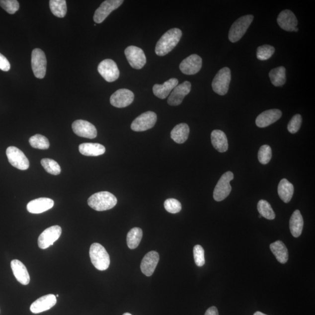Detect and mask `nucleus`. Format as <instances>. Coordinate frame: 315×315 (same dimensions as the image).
<instances>
[{"label": "nucleus", "instance_id": "obj_1", "mask_svg": "<svg viewBox=\"0 0 315 315\" xmlns=\"http://www.w3.org/2000/svg\"><path fill=\"white\" fill-rule=\"evenodd\" d=\"M182 32L178 28L169 30L158 41L155 52L159 56H165L175 48L182 38Z\"/></svg>", "mask_w": 315, "mask_h": 315}, {"label": "nucleus", "instance_id": "obj_2", "mask_svg": "<svg viewBox=\"0 0 315 315\" xmlns=\"http://www.w3.org/2000/svg\"><path fill=\"white\" fill-rule=\"evenodd\" d=\"M117 203L116 197L108 192H100L93 194L88 200L89 206L98 212L112 209L116 205Z\"/></svg>", "mask_w": 315, "mask_h": 315}, {"label": "nucleus", "instance_id": "obj_3", "mask_svg": "<svg viewBox=\"0 0 315 315\" xmlns=\"http://www.w3.org/2000/svg\"><path fill=\"white\" fill-rule=\"evenodd\" d=\"M89 256L93 265L100 271L108 269L110 260L108 252L101 244L94 243L90 247Z\"/></svg>", "mask_w": 315, "mask_h": 315}, {"label": "nucleus", "instance_id": "obj_4", "mask_svg": "<svg viewBox=\"0 0 315 315\" xmlns=\"http://www.w3.org/2000/svg\"><path fill=\"white\" fill-rule=\"evenodd\" d=\"M254 16L252 15H247L241 16L235 22L230 30L229 38L233 43L239 41L245 34L248 28L252 23Z\"/></svg>", "mask_w": 315, "mask_h": 315}, {"label": "nucleus", "instance_id": "obj_5", "mask_svg": "<svg viewBox=\"0 0 315 315\" xmlns=\"http://www.w3.org/2000/svg\"><path fill=\"white\" fill-rule=\"evenodd\" d=\"M231 73L229 68H224L217 73L212 82V88L214 92L220 95L227 94L230 88Z\"/></svg>", "mask_w": 315, "mask_h": 315}, {"label": "nucleus", "instance_id": "obj_6", "mask_svg": "<svg viewBox=\"0 0 315 315\" xmlns=\"http://www.w3.org/2000/svg\"><path fill=\"white\" fill-rule=\"evenodd\" d=\"M234 177L233 173L230 171L226 172L221 177L213 193L214 199L217 202H221L229 196L232 190L230 182L234 179Z\"/></svg>", "mask_w": 315, "mask_h": 315}, {"label": "nucleus", "instance_id": "obj_7", "mask_svg": "<svg viewBox=\"0 0 315 315\" xmlns=\"http://www.w3.org/2000/svg\"><path fill=\"white\" fill-rule=\"evenodd\" d=\"M32 69L36 78H44L46 73L47 60L44 52L40 49H35L32 52Z\"/></svg>", "mask_w": 315, "mask_h": 315}, {"label": "nucleus", "instance_id": "obj_8", "mask_svg": "<svg viewBox=\"0 0 315 315\" xmlns=\"http://www.w3.org/2000/svg\"><path fill=\"white\" fill-rule=\"evenodd\" d=\"M157 120V116L156 113L152 111H148L142 114L134 120L131 129L135 132H144L151 129L155 126Z\"/></svg>", "mask_w": 315, "mask_h": 315}, {"label": "nucleus", "instance_id": "obj_9", "mask_svg": "<svg viewBox=\"0 0 315 315\" xmlns=\"http://www.w3.org/2000/svg\"><path fill=\"white\" fill-rule=\"evenodd\" d=\"M6 155L11 165L19 170H25L29 167V161L22 151L15 147H9L6 150Z\"/></svg>", "mask_w": 315, "mask_h": 315}, {"label": "nucleus", "instance_id": "obj_10", "mask_svg": "<svg viewBox=\"0 0 315 315\" xmlns=\"http://www.w3.org/2000/svg\"><path fill=\"white\" fill-rule=\"evenodd\" d=\"M125 54L127 61L132 68L139 70L145 66L147 59L142 49L135 46H130L125 49Z\"/></svg>", "mask_w": 315, "mask_h": 315}, {"label": "nucleus", "instance_id": "obj_11", "mask_svg": "<svg viewBox=\"0 0 315 315\" xmlns=\"http://www.w3.org/2000/svg\"><path fill=\"white\" fill-rule=\"evenodd\" d=\"M98 71L105 81H115L119 79L120 72L116 63L111 59H105L99 63Z\"/></svg>", "mask_w": 315, "mask_h": 315}, {"label": "nucleus", "instance_id": "obj_12", "mask_svg": "<svg viewBox=\"0 0 315 315\" xmlns=\"http://www.w3.org/2000/svg\"><path fill=\"white\" fill-rule=\"evenodd\" d=\"M62 233V228L59 226L50 227L46 229L39 236V247L42 249H46L53 245L61 236Z\"/></svg>", "mask_w": 315, "mask_h": 315}, {"label": "nucleus", "instance_id": "obj_13", "mask_svg": "<svg viewBox=\"0 0 315 315\" xmlns=\"http://www.w3.org/2000/svg\"><path fill=\"white\" fill-rule=\"evenodd\" d=\"M123 0H106L103 1L97 9L93 15V20L97 23H100L105 21L110 13L121 5Z\"/></svg>", "mask_w": 315, "mask_h": 315}, {"label": "nucleus", "instance_id": "obj_14", "mask_svg": "<svg viewBox=\"0 0 315 315\" xmlns=\"http://www.w3.org/2000/svg\"><path fill=\"white\" fill-rule=\"evenodd\" d=\"M135 95L127 89H120L114 92L110 98L111 105L116 108H123L128 106L133 102Z\"/></svg>", "mask_w": 315, "mask_h": 315}, {"label": "nucleus", "instance_id": "obj_15", "mask_svg": "<svg viewBox=\"0 0 315 315\" xmlns=\"http://www.w3.org/2000/svg\"><path fill=\"white\" fill-rule=\"evenodd\" d=\"M72 128L76 135L83 138L93 139L97 136V130L95 126L86 120H76L73 123Z\"/></svg>", "mask_w": 315, "mask_h": 315}, {"label": "nucleus", "instance_id": "obj_16", "mask_svg": "<svg viewBox=\"0 0 315 315\" xmlns=\"http://www.w3.org/2000/svg\"><path fill=\"white\" fill-rule=\"evenodd\" d=\"M202 67V59L193 54L187 57L180 64L179 69L184 75H194L200 72Z\"/></svg>", "mask_w": 315, "mask_h": 315}, {"label": "nucleus", "instance_id": "obj_17", "mask_svg": "<svg viewBox=\"0 0 315 315\" xmlns=\"http://www.w3.org/2000/svg\"><path fill=\"white\" fill-rule=\"evenodd\" d=\"M192 85L189 81L183 82L177 85L172 90L168 99L167 103L170 106H178L183 102L184 98L188 95L191 90Z\"/></svg>", "mask_w": 315, "mask_h": 315}, {"label": "nucleus", "instance_id": "obj_18", "mask_svg": "<svg viewBox=\"0 0 315 315\" xmlns=\"http://www.w3.org/2000/svg\"><path fill=\"white\" fill-rule=\"evenodd\" d=\"M57 299L55 295L48 294L38 298L30 307V310L33 314H40L48 311L55 306Z\"/></svg>", "mask_w": 315, "mask_h": 315}, {"label": "nucleus", "instance_id": "obj_19", "mask_svg": "<svg viewBox=\"0 0 315 315\" xmlns=\"http://www.w3.org/2000/svg\"><path fill=\"white\" fill-rule=\"evenodd\" d=\"M280 27L288 32H293L297 28L298 20L290 10L286 9L280 13L277 18Z\"/></svg>", "mask_w": 315, "mask_h": 315}, {"label": "nucleus", "instance_id": "obj_20", "mask_svg": "<svg viewBox=\"0 0 315 315\" xmlns=\"http://www.w3.org/2000/svg\"><path fill=\"white\" fill-rule=\"evenodd\" d=\"M159 260V254L156 251L151 252L146 254L141 263V270L146 276H152L155 271L157 264Z\"/></svg>", "mask_w": 315, "mask_h": 315}, {"label": "nucleus", "instance_id": "obj_21", "mask_svg": "<svg viewBox=\"0 0 315 315\" xmlns=\"http://www.w3.org/2000/svg\"><path fill=\"white\" fill-rule=\"evenodd\" d=\"M55 202L52 199L41 197L31 201L26 208L28 212L32 214H41L47 212L54 206Z\"/></svg>", "mask_w": 315, "mask_h": 315}, {"label": "nucleus", "instance_id": "obj_22", "mask_svg": "<svg viewBox=\"0 0 315 315\" xmlns=\"http://www.w3.org/2000/svg\"><path fill=\"white\" fill-rule=\"evenodd\" d=\"M281 116L282 112L279 109L266 110L257 116L256 119V125L260 128L269 126L279 120Z\"/></svg>", "mask_w": 315, "mask_h": 315}, {"label": "nucleus", "instance_id": "obj_23", "mask_svg": "<svg viewBox=\"0 0 315 315\" xmlns=\"http://www.w3.org/2000/svg\"><path fill=\"white\" fill-rule=\"evenodd\" d=\"M13 274L19 283L26 286L30 282V276L26 267L21 261L13 260L11 262Z\"/></svg>", "mask_w": 315, "mask_h": 315}, {"label": "nucleus", "instance_id": "obj_24", "mask_svg": "<svg viewBox=\"0 0 315 315\" xmlns=\"http://www.w3.org/2000/svg\"><path fill=\"white\" fill-rule=\"evenodd\" d=\"M178 79L175 78L170 79L162 85L155 84L153 86L154 94L160 99H165L170 92L178 85Z\"/></svg>", "mask_w": 315, "mask_h": 315}, {"label": "nucleus", "instance_id": "obj_25", "mask_svg": "<svg viewBox=\"0 0 315 315\" xmlns=\"http://www.w3.org/2000/svg\"><path fill=\"white\" fill-rule=\"evenodd\" d=\"M211 139L213 147L220 153H225L229 149V143L227 136L223 131L215 130L213 131Z\"/></svg>", "mask_w": 315, "mask_h": 315}, {"label": "nucleus", "instance_id": "obj_26", "mask_svg": "<svg viewBox=\"0 0 315 315\" xmlns=\"http://www.w3.org/2000/svg\"><path fill=\"white\" fill-rule=\"evenodd\" d=\"M79 153L88 157L103 155L106 152L105 147L98 143H83L79 146Z\"/></svg>", "mask_w": 315, "mask_h": 315}, {"label": "nucleus", "instance_id": "obj_27", "mask_svg": "<svg viewBox=\"0 0 315 315\" xmlns=\"http://www.w3.org/2000/svg\"><path fill=\"white\" fill-rule=\"evenodd\" d=\"M190 129L186 123H180L176 125L170 133L171 139L177 144H183L188 139Z\"/></svg>", "mask_w": 315, "mask_h": 315}, {"label": "nucleus", "instance_id": "obj_28", "mask_svg": "<svg viewBox=\"0 0 315 315\" xmlns=\"http://www.w3.org/2000/svg\"><path fill=\"white\" fill-rule=\"evenodd\" d=\"M304 220L300 210H297L291 216L290 220V229L291 234L295 237H299L303 232Z\"/></svg>", "mask_w": 315, "mask_h": 315}, {"label": "nucleus", "instance_id": "obj_29", "mask_svg": "<svg viewBox=\"0 0 315 315\" xmlns=\"http://www.w3.org/2000/svg\"><path fill=\"white\" fill-rule=\"evenodd\" d=\"M270 248L278 261H279L281 264H285L287 262L288 260V251L282 241L277 240L271 243Z\"/></svg>", "mask_w": 315, "mask_h": 315}, {"label": "nucleus", "instance_id": "obj_30", "mask_svg": "<svg viewBox=\"0 0 315 315\" xmlns=\"http://www.w3.org/2000/svg\"><path fill=\"white\" fill-rule=\"evenodd\" d=\"M294 192L293 184L286 179H283L280 181L278 186V193L280 199L284 203H289L292 199Z\"/></svg>", "mask_w": 315, "mask_h": 315}, {"label": "nucleus", "instance_id": "obj_31", "mask_svg": "<svg viewBox=\"0 0 315 315\" xmlns=\"http://www.w3.org/2000/svg\"><path fill=\"white\" fill-rule=\"evenodd\" d=\"M271 83L275 86H283L286 82V69L281 66L271 70L269 73Z\"/></svg>", "mask_w": 315, "mask_h": 315}, {"label": "nucleus", "instance_id": "obj_32", "mask_svg": "<svg viewBox=\"0 0 315 315\" xmlns=\"http://www.w3.org/2000/svg\"><path fill=\"white\" fill-rule=\"evenodd\" d=\"M143 235V231L140 228H133L129 231L127 236V243L130 249H135L138 247Z\"/></svg>", "mask_w": 315, "mask_h": 315}, {"label": "nucleus", "instance_id": "obj_33", "mask_svg": "<svg viewBox=\"0 0 315 315\" xmlns=\"http://www.w3.org/2000/svg\"><path fill=\"white\" fill-rule=\"evenodd\" d=\"M49 5L53 15L59 18L65 17L68 11L65 0H50Z\"/></svg>", "mask_w": 315, "mask_h": 315}, {"label": "nucleus", "instance_id": "obj_34", "mask_svg": "<svg viewBox=\"0 0 315 315\" xmlns=\"http://www.w3.org/2000/svg\"><path fill=\"white\" fill-rule=\"evenodd\" d=\"M257 210L260 215L267 220H272L276 217V214H275L272 207L266 200H260L258 202Z\"/></svg>", "mask_w": 315, "mask_h": 315}, {"label": "nucleus", "instance_id": "obj_35", "mask_svg": "<svg viewBox=\"0 0 315 315\" xmlns=\"http://www.w3.org/2000/svg\"><path fill=\"white\" fill-rule=\"evenodd\" d=\"M30 145L33 148L40 150H47L49 148L50 143L48 139L41 135H36L31 137L29 140Z\"/></svg>", "mask_w": 315, "mask_h": 315}, {"label": "nucleus", "instance_id": "obj_36", "mask_svg": "<svg viewBox=\"0 0 315 315\" xmlns=\"http://www.w3.org/2000/svg\"><path fill=\"white\" fill-rule=\"evenodd\" d=\"M41 164L47 172L53 175H58L61 173V167L55 160L44 158L41 160Z\"/></svg>", "mask_w": 315, "mask_h": 315}, {"label": "nucleus", "instance_id": "obj_37", "mask_svg": "<svg viewBox=\"0 0 315 315\" xmlns=\"http://www.w3.org/2000/svg\"><path fill=\"white\" fill-rule=\"evenodd\" d=\"M275 52V49L273 46L264 45L259 46L257 49V58L261 61H264L269 59Z\"/></svg>", "mask_w": 315, "mask_h": 315}, {"label": "nucleus", "instance_id": "obj_38", "mask_svg": "<svg viewBox=\"0 0 315 315\" xmlns=\"http://www.w3.org/2000/svg\"><path fill=\"white\" fill-rule=\"evenodd\" d=\"M272 157L271 147L268 145H264L260 147L258 153V159L259 162L263 165L269 163Z\"/></svg>", "mask_w": 315, "mask_h": 315}, {"label": "nucleus", "instance_id": "obj_39", "mask_svg": "<svg viewBox=\"0 0 315 315\" xmlns=\"http://www.w3.org/2000/svg\"><path fill=\"white\" fill-rule=\"evenodd\" d=\"M0 6L10 14H14L19 9V4L16 0H0Z\"/></svg>", "mask_w": 315, "mask_h": 315}, {"label": "nucleus", "instance_id": "obj_40", "mask_svg": "<svg viewBox=\"0 0 315 315\" xmlns=\"http://www.w3.org/2000/svg\"><path fill=\"white\" fill-rule=\"evenodd\" d=\"M164 207L167 212L176 214L182 210V205L178 200L175 199H168L164 202Z\"/></svg>", "mask_w": 315, "mask_h": 315}, {"label": "nucleus", "instance_id": "obj_41", "mask_svg": "<svg viewBox=\"0 0 315 315\" xmlns=\"http://www.w3.org/2000/svg\"><path fill=\"white\" fill-rule=\"evenodd\" d=\"M193 255L194 261L197 266L202 267L205 264L204 257V250L202 246L197 244L193 248Z\"/></svg>", "mask_w": 315, "mask_h": 315}, {"label": "nucleus", "instance_id": "obj_42", "mask_svg": "<svg viewBox=\"0 0 315 315\" xmlns=\"http://www.w3.org/2000/svg\"><path fill=\"white\" fill-rule=\"evenodd\" d=\"M303 118L300 115H296L293 117L288 125V130L291 134H295L298 132L301 126Z\"/></svg>", "mask_w": 315, "mask_h": 315}, {"label": "nucleus", "instance_id": "obj_43", "mask_svg": "<svg viewBox=\"0 0 315 315\" xmlns=\"http://www.w3.org/2000/svg\"><path fill=\"white\" fill-rule=\"evenodd\" d=\"M10 68H11V65L7 59L0 53V70L6 72L9 71Z\"/></svg>", "mask_w": 315, "mask_h": 315}, {"label": "nucleus", "instance_id": "obj_44", "mask_svg": "<svg viewBox=\"0 0 315 315\" xmlns=\"http://www.w3.org/2000/svg\"><path fill=\"white\" fill-rule=\"evenodd\" d=\"M204 315H219V314L217 308L216 307H212L206 311Z\"/></svg>", "mask_w": 315, "mask_h": 315}, {"label": "nucleus", "instance_id": "obj_45", "mask_svg": "<svg viewBox=\"0 0 315 315\" xmlns=\"http://www.w3.org/2000/svg\"><path fill=\"white\" fill-rule=\"evenodd\" d=\"M253 315H267L261 313V312H256V313H254Z\"/></svg>", "mask_w": 315, "mask_h": 315}, {"label": "nucleus", "instance_id": "obj_46", "mask_svg": "<svg viewBox=\"0 0 315 315\" xmlns=\"http://www.w3.org/2000/svg\"><path fill=\"white\" fill-rule=\"evenodd\" d=\"M123 315H132L130 314V313H125Z\"/></svg>", "mask_w": 315, "mask_h": 315}, {"label": "nucleus", "instance_id": "obj_47", "mask_svg": "<svg viewBox=\"0 0 315 315\" xmlns=\"http://www.w3.org/2000/svg\"><path fill=\"white\" fill-rule=\"evenodd\" d=\"M295 32H298V29L297 28H296V29H294Z\"/></svg>", "mask_w": 315, "mask_h": 315}, {"label": "nucleus", "instance_id": "obj_48", "mask_svg": "<svg viewBox=\"0 0 315 315\" xmlns=\"http://www.w3.org/2000/svg\"><path fill=\"white\" fill-rule=\"evenodd\" d=\"M59 297V295H56V297Z\"/></svg>", "mask_w": 315, "mask_h": 315}, {"label": "nucleus", "instance_id": "obj_49", "mask_svg": "<svg viewBox=\"0 0 315 315\" xmlns=\"http://www.w3.org/2000/svg\"><path fill=\"white\" fill-rule=\"evenodd\" d=\"M259 217V218H261V216H260V215Z\"/></svg>", "mask_w": 315, "mask_h": 315}]
</instances>
